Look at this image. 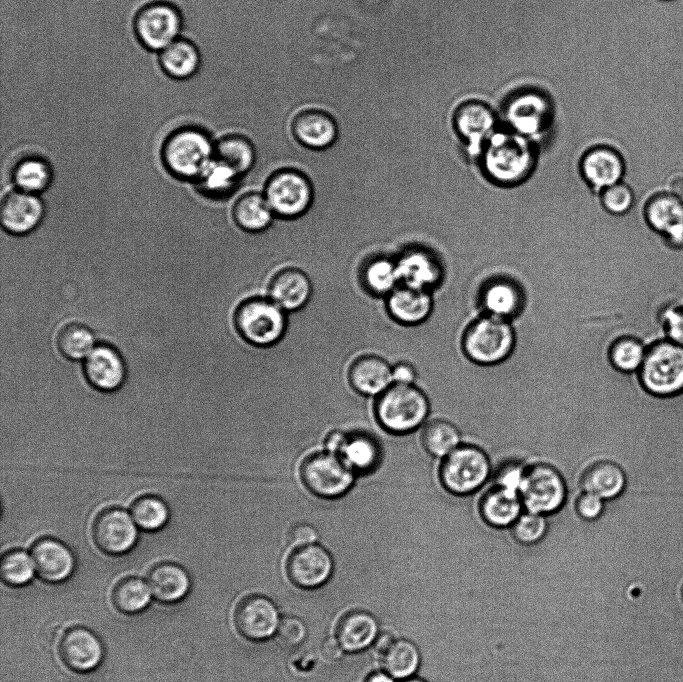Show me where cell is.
I'll return each instance as SVG.
<instances>
[{"label": "cell", "instance_id": "obj_1", "mask_svg": "<svg viewBox=\"0 0 683 682\" xmlns=\"http://www.w3.org/2000/svg\"><path fill=\"white\" fill-rule=\"evenodd\" d=\"M482 173L493 184L514 187L534 172L538 150L536 142L510 130L498 129L484 145L479 158Z\"/></svg>", "mask_w": 683, "mask_h": 682}, {"label": "cell", "instance_id": "obj_2", "mask_svg": "<svg viewBox=\"0 0 683 682\" xmlns=\"http://www.w3.org/2000/svg\"><path fill=\"white\" fill-rule=\"evenodd\" d=\"M377 422L393 435L412 434L430 419L431 404L415 384L392 383L374 401Z\"/></svg>", "mask_w": 683, "mask_h": 682}, {"label": "cell", "instance_id": "obj_3", "mask_svg": "<svg viewBox=\"0 0 683 682\" xmlns=\"http://www.w3.org/2000/svg\"><path fill=\"white\" fill-rule=\"evenodd\" d=\"M641 390L656 399L683 395V347L667 338L647 344L643 363L636 373Z\"/></svg>", "mask_w": 683, "mask_h": 682}, {"label": "cell", "instance_id": "obj_4", "mask_svg": "<svg viewBox=\"0 0 683 682\" xmlns=\"http://www.w3.org/2000/svg\"><path fill=\"white\" fill-rule=\"evenodd\" d=\"M288 315L267 295H251L237 304L232 323L236 333L246 343L269 348L279 344L286 336Z\"/></svg>", "mask_w": 683, "mask_h": 682}, {"label": "cell", "instance_id": "obj_5", "mask_svg": "<svg viewBox=\"0 0 683 682\" xmlns=\"http://www.w3.org/2000/svg\"><path fill=\"white\" fill-rule=\"evenodd\" d=\"M492 462L478 445L463 442L439 461L442 487L456 497H476L490 483Z\"/></svg>", "mask_w": 683, "mask_h": 682}, {"label": "cell", "instance_id": "obj_6", "mask_svg": "<svg viewBox=\"0 0 683 682\" xmlns=\"http://www.w3.org/2000/svg\"><path fill=\"white\" fill-rule=\"evenodd\" d=\"M517 345V332L511 321L482 314L461 334L466 358L478 365L494 366L508 360Z\"/></svg>", "mask_w": 683, "mask_h": 682}, {"label": "cell", "instance_id": "obj_7", "mask_svg": "<svg viewBox=\"0 0 683 682\" xmlns=\"http://www.w3.org/2000/svg\"><path fill=\"white\" fill-rule=\"evenodd\" d=\"M262 192L276 219L283 221L303 218L312 209L316 195L311 178L294 167L273 171Z\"/></svg>", "mask_w": 683, "mask_h": 682}, {"label": "cell", "instance_id": "obj_8", "mask_svg": "<svg viewBox=\"0 0 683 682\" xmlns=\"http://www.w3.org/2000/svg\"><path fill=\"white\" fill-rule=\"evenodd\" d=\"M214 144L200 128L187 126L176 129L162 145V163L171 175L195 180L213 159Z\"/></svg>", "mask_w": 683, "mask_h": 682}, {"label": "cell", "instance_id": "obj_9", "mask_svg": "<svg viewBox=\"0 0 683 682\" xmlns=\"http://www.w3.org/2000/svg\"><path fill=\"white\" fill-rule=\"evenodd\" d=\"M500 111L507 130L535 142L551 127L555 109L549 93L527 86L511 93Z\"/></svg>", "mask_w": 683, "mask_h": 682}, {"label": "cell", "instance_id": "obj_10", "mask_svg": "<svg viewBox=\"0 0 683 682\" xmlns=\"http://www.w3.org/2000/svg\"><path fill=\"white\" fill-rule=\"evenodd\" d=\"M519 495L525 510L547 517L564 509L569 500V487L564 475L546 462L528 463Z\"/></svg>", "mask_w": 683, "mask_h": 682}, {"label": "cell", "instance_id": "obj_11", "mask_svg": "<svg viewBox=\"0 0 683 682\" xmlns=\"http://www.w3.org/2000/svg\"><path fill=\"white\" fill-rule=\"evenodd\" d=\"M183 18L179 9L166 1H154L141 7L133 20V30L139 43L147 50L159 53L181 37Z\"/></svg>", "mask_w": 683, "mask_h": 682}, {"label": "cell", "instance_id": "obj_12", "mask_svg": "<svg viewBox=\"0 0 683 682\" xmlns=\"http://www.w3.org/2000/svg\"><path fill=\"white\" fill-rule=\"evenodd\" d=\"M498 116L485 101L471 99L459 104L452 115V128L463 143L467 154L475 159L498 130Z\"/></svg>", "mask_w": 683, "mask_h": 682}, {"label": "cell", "instance_id": "obj_13", "mask_svg": "<svg viewBox=\"0 0 683 682\" xmlns=\"http://www.w3.org/2000/svg\"><path fill=\"white\" fill-rule=\"evenodd\" d=\"M394 258L400 284L431 292L441 284L444 268L433 250L421 245H410Z\"/></svg>", "mask_w": 683, "mask_h": 682}, {"label": "cell", "instance_id": "obj_14", "mask_svg": "<svg viewBox=\"0 0 683 682\" xmlns=\"http://www.w3.org/2000/svg\"><path fill=\"white\" fill-rule=\"evenodd\" d=\"M643 215L669 248H683V199L668 191L654 193L644 203Z\"/></svg>", "mask_w": 683, "mask_h": 682}, {"label": "cell", "instance_id": "obj_15", "mask_svg": "<svg viewBox=\"0 0 683 682\" xmlns=\"http://www.w3.org/2000/svg\"><path fill=\"white\" fill-rule=\"evenodd\" d=\"M313 281L296 266H285L272 274L266 295L288 314L302 311L312 300Z\"/></svg>", "mask_w": 683, "mask_h": 682}, {"label": "cell", "instance_id": "obj_16", "mask_svg": "<svg viewBox=\"0 0 683 682\" xmlns=\"http://www.w3.org/2000/svg\"><path fill=\"white\" fill-rule=\"evenodd\" d=\"M137 528L132 516L125 510L109 508L96 517L92 537L101 551L119 555L133 548L138 537Z\"/></svg>", "mask_w": 683, "mask_h": 682}, {"label": "cell", "instance_id": "obj_17", "mask_svg": "<svg viewBox=\"0 0 683 682\" xmlns=\"http://www.w3.org/2000/svg\"><path fill=\"white\" fill-rule=\"evenodd\" d=\"M583 180L594 190L601 191L623 181L626 162L623 154L609 144L595 145L584 152L579 162Z\"/></svg>", "mask_w": 683, "mask_h": 682}, {"label": "cell", "instance_id": "obj_18", "mask_svg": "<svg viewBox=\"0 0 683 682\" xmlns=\"http://www.w3.org/2000/svg\"><path fill=\"white\" fill-rule=\"evenodd\" d=\"M434 306L432 292L398 285L385 299L384 308L392 322L414 328L425 323Z\"/></svg>", "mask_w": 683, "mask_h": 682}, {"label": "cell", "instance_id": "obj_19", "mask_svg": "<svg viewBox=\"0 0 683 682\" xmlns=\"http://www.w3.org/2000/svg\"><path fill=\"white\" fill-rule=\"evenodd\" d=\"M333 569L330 553L321 545L297 547L286 564L290 581L301 588H316L325 583Z\"/></svg>", "mask_w": 683, "mask_h": 682}, {"label": "cell", "instance_id": "obj_20", "mask_svg": "<svg viewBox=\"0 0 683 682\" xmlns=\"http://www.w3.org/2000/svg\"><path fill=\"white\" fill-rule=\"evenodd\" d=\"M525 300L521 285L503 276L490 278L479 291V304L483 314L511 322L522 313Z\"/></svg>", "mask_w": 683, "mask_h": 682}, {"label": "cell", "instance_id": "obj_21", "mask_svg": "<svg viewBox=\"0 0 683 682\" xmlns=\"http://www.w3.org/2000/svg\"><path fill=\"white\" fill-rule=\"evenodd\" d=\"M291 133L301 146L312 151H324L336 143L338 126L329 112L319 108H308L294 116Z\"/></svg>", "mask_w": 683, "mask_h": 682}, {"label": "cell", "instance_id": "obj_22", "mask_svg": "<svg viewBox=\"0 0 683 682\" xmlns=\"http://www.w3.org/2000/svg\"><path fill=\"white\" fill-rule=\"evenodd\" d=\"M280 619L277 608L262 596L242 599L234 612V623L238 632L247 639L260 641L271 637L277 631Z\"/></svg>", "mask_w": 683, "mask_h": 682}, {"label": "cell", "instance_id": "obj_23", "mask_svg": "<svg viewBox=\"0 0 683 682\" xmlns=\"http://www.w3.org/2000/svg\"><path fill=\"white\" fill-rule=\"evenodd\" d=\"M45 207L38 195L18 189L7 193L1 202L0 219L3 229L22 236L35 230L43 220Z\"/></svg>", "mask_w": 683, "mask_h": 682}, {"label": "cell", "instance_id": "obj_24", "mask_svg": "<svg viewBox=\"0 0 683 682\" xmlns=\"http://www.w3.org/2000/svg\"><path fill=\"white\" fill-rule=\"evenodd\" d=\"M477 509L482 521L497 530H507L525 510L519 492L488 484L479 494Z\"/></svg>", "mask_w": 683, "mask_h": 682}, {"label": "cell", "instance_id": "obj_25", "mask_svg": "<svg viewBox=\"0 0 683 682\" xmlns=\"http://www.w3.org/2000/svg\"><path fill=\"white\" fill-rule=\"evenodd\" d=\"M83 371L89 384L102 392L117 390L126 377V367L121 355L106 344L95 346L84 361Z\"/></svg>", "mask_w": 683, "mask_h": 682}, {"label": "cell", "instance_id": "obj_26", "mask_svg": "<svg viewBox=\"0 0 683 682\" xmlns=\"http://www.w3.org/2000/svg\"><path fill=\"white\" fill-rule=\"evenodd\" d=\"M579 488L580 491L591 492L607 502H612L626 492L628 475L625 468L614 460H596L582 472Z\"/></svg>", "mask_w": 683, "mask_h": 682}, {"label": "cell", "instance_id": "obj_27", "mask_svg": "<svg viewBox=\"0 0 683 682\" xmlns=\"http://www.w3.org/2000/svg\"><path fill=\"white\" fill-rule=\"evenodd\" d=\"M59 654L63 663L76 672L95 669L103 657V647L98 637L85 628H73L61 638Z\"/></svg>", "mask_w": 683, "mask_h": 682}, {"label": "cell", "instance_id": "obj_28", "mask_svg": "<svg viewBox=\"0 0 683 682\" xmlns=\"http://www.w3.org/2000/svg\"><path fill=\"white\" fill-rule=\"evenodd\" d=\"M35 572L44 581L56 583L66 580L73 572L75 560L72 552L61 541L42 538L31 550Z\"/></svg>", "mask_w": 683, "mask_h": 682}, {"label": "cell", "instance_id": "obj_29", "mask_svg": "<svg viewBox=\"0 0 683 682\" xmlns=\"http://www.w3.org/2000/svg\"><path fill=\"white\" fill-rule=\"evenodd\" d=\"M348 379L358 394L378 396L393 383L392 366L382 356L363 354L352 362Z\"/></svg>", "mask_w": 683, "mask_h": 682}, {"label": "cell", "instance_id": "obj_30", "mask_svg": "<svg viewBox=\"0 0 683 682\" xmlns=\"http://www.w3.org/2000/svg\"><path fill=\"white\" fill-rule=\"evenodd\" d=\"M231 216L235 226L247 234H262L277 220L263 192L255 190L247 191L235 200Z\"/></svg>", "mask_w": 683, "mask_h": 682}, {"label": "cell", "instance_id": "obj_31", "mask_svg": "<svg viewBox=\"0 0 683 682\" xmlns=\"http://www.w3.org/2000/svg\"><path fill=\"white\" fill-rule=\"evenodd\" d=\"M358 282L369 296L385 299L400 285L395 258L388 254L367 257L359 266Z\"/></svg>", "mask_w": 683, "mask_h": 682}, {"label": "cell", "instance_id": "obj_32", "mask_svg": "<svg viewBox=\"0 0 683 682\" xmlns=\"http://www.w3.org/2000/svg\"><path fill=\"white\" fill-rule=\"evenodd\" d=\"M158 54L161 70L171 79L178 81L191 79L200 69V51L189 39L180 37Z\"/></svg>", "mask_w": 683, "mask_h": 682}, {"label": "cell", "instance_id": "obj_33", "mask_svg": "<svg viewBox=\"0 0 683 682\" xmlns=\"http://www.w3.org/2000/svg\"><path fill=\"white\" fill-rule=\"evenodd\" d=\"M425 452L440 461L464 442L458 426L445 418H430L419 430Z\"/></svg>", "mask_w": 683, "mask_h": 682}, {"label": "cell", "instance_id": "obj_34", "mask_svg": "<svg viewBox=\"0 0 683 682\" xmlns=\"http://www.w3.org/2000/svg\"><path fill=\"white\" fill-rule=\"evenodd\" d=\"M378 635L377 622L366 612L354 611L346 614L338 623L336 639L343 650L358 652L372 644Z\"/></svg>", "mask_w": 683, "mask_h": 682}, {"label": "cell", "instance_id": "obj_35", "mask_svg": "<svg viewBox=\"0 0 683 682\" xmlns=\"http://www.w3.org/2000/svg\"><path fill=\"white\" fill-rule=\"evenodd\" d=\"M152 596L160 602L173 603L181 600L190 588L187 572L177 564L161 563L148 575Z\"/></svg>", "mask_w": 683, "mask_h": 682}, {"label": "cell", "instance_id": "obj_36", "mask_svg": "<svg viewBox=\"0 0 683 682\" xmlns=\"http://www.w3.org/2000/svg\"><path fill=\"white\" fill-rule=\"evenodd\" d=\"M214 157L243 177L254 168L257 151L249 137L231 133L222 136L215 142Z\"/></svg>", "mask_w": 683, "mask_h": 682}, {"label": "cell", "instance_id": "obj_37", "mask_svg": "<svg viewBox=\"0 0 683 682\" xmlns=\"http://www.w3.org/2000/svg\"><path fill=\"white\" fill-rule=\"evenodd\" d=\"M242 176L213 157L194 180L201 194L215 199L226 198L239 187Z\"/></svg>", "mask_w": 683, "mask_h": 682}, {"label": "cell", "instance_id": "obj_38", "mask_svg": "<svg viewBox=\"0 0 683 682\" xmlns=\"http://www.w3.org/2000/svg\"><path fill=\"white\" fill-rule=\"evenodd\" d=\"M647 344L641 337L633 334H623L615 337L607 350V357L611 367L625 375H636L640 369Z\"/></svg>", "mask_w": 683, "mask_h": 682}, {"label": "cell", "instance_id": "obj_39", "mask_svg": "<svg viewBox=\"0 0 683 682\" xmlns=\"http://www.w3.org/2000/svg\"><path fill=\"white\" fill-rule=\"evenodd\" d=\"M50 164L39 157H28L16 164L12 180L16 189L37 195L45 191L52 182Z\"/></svg>", "mask_w": 683, "mask_h": 682}, {"label": "cell", "instance_id": "obj_40", "mask_svg": "<svg viewBox=\"0 0 683 682\" xmlns=\"http://www.w3.org/2000/svg\"><path fill=\"white\" fill-rule=\"evenodd\" d=\"M420 654L418 648L408 640H397L384 652L383 666L390 676L405 679L418 669Z\"/></svg>", "mask_w": 683, "mask_h": 682}, {"label": "cell", "instance_id": "obj_41", "mask_svg": "<svg viewBox=\"0 0 683 682\" xmlns=\"http://www.w3.org/2000/svg\"><path fill=\"white\" fill-rule=\"evenodd\" d=\"M95 346L93 332L83 324L69 323L58 332V350L69 360L78 361L86 359Z\"/></svg>", "mask_w": 683, "mask_h": 682}, {"label": "cell", "instance_id": "obj_42", "mask_svg": "<svg viewBox=\"0 0 683 682\" xmlns=\"http://www.w3.org/2000/svg\"><path fill=\"white\" fill-rule=\"evenodd\" d=\"M151 596L148 583L136 577H128L114 587L112 601L120 612L133 614L146 608Z\"/></svg>", "mask_w": 683, "mask_h": 682}, {"label": "cell", "instance_id": "obj_43", "mask_svg": "<svg viewBox=\"0 0 683 682\" xmlns=\"http://www.w3.org/2000/svg\"><path fill=\"white\" fill-rule=\"evenodd\" d=\"M131 516L138 528L145 531H157L168 522L169 509L161 498L145 495L134 501Z\"/></svg>", "mask_w": 683, "mask_h": 682}, {"label": "cell", "instance_id": "obj_44", "mask_svg": "<svg viewBox=\"0 0 683 682\" xmlns=\"http://www.w3.org/2000/svg\"><path fill=\"white\" fill-rule=\"evenodd\" d=\"M513 541L531 547L541 543L549 531V517L524 510L508 529Z\"/></svg>", "mask_w": 683, "mask_h": 682}, {"label": "cell", "instance_id": "obj_45", "mask_svg": "<svg viewBox=\"0 0 683 682\" xmlns=\"http://www.w3.org/2000/svg\"><path fill=\"white\" fill-rule=\"evenodd\" d=\"M0 572L6 584L22 586L33 578L35 567L31 555L22 550H12L3 555Z\"/></svg>", "mask_w": 683, "mask_h": 682}, {"label": "cell", "instance_id": "obj_46", "mask_svg": "<svg viewBox=\"0 0 683 682\" xmlns=\"http://www.w3.org/2000/svg\"><path fill=\"white\" fill-rule=\"evenodd\" d=\"M527 462L517 457H508L495 463L489 484L519 492Z\"/></svg>", "mask_w": 683, "mask_h": 682}, {"label": "cell", "instance_id": "obj_47", "mask_svg": "<svg viewBox=\"0 0 683 682\" xmlns=\"http://www.w3.org/2000/svg\"><path fill=\"white\" fill-rule=\"evenodd\" d=\"M602 207L610 214L620 216L628 213L634 205L633 189L620 181L600 191Z\"/></svg>", "mask_w": 683, "mask_h": 682}, {"label": "cell", "instance_id": "obj_48", "mask_svg": "<svg viewBox=\"0 0 683 682\" xmlns=\"http://www.w3.org/2000/svg\"><path fill=\"white\" fill-rule=\"evenodd\" d=\"M607 501L588 491H580L573 501L575 517L584 523H594L605 513Z\"/></svg>", "mask_w": 683, "mask_h": 682}, {"label": "cell", "instance_id": "obj_49", "mask_svg": "<svg viewBox=\"0 0 683 682\" xmlns=\"http://www.w3.org/2000/svg\"><path fill=\"white\" fill-rule=\"evenodd\" d=\"M659 324L664 338L683 347V303L665 307L660 313Z\"/></svg>", "mask_w": 683, "mask_h": 682}, {"label": "cell", "instance_id": "obj_50", "mask_svg": "<svg viewBox=\"0 0 683 682\" xmlns=\"http://www.w3.org/2000/svg\"><path fill=\"white\" fill-rule=\"evenodd\" d=\"M277 637L281 644L294 647L299 645L306 636L304 623L296 617H284L277 627Z\"/></svg>", "mask_w": 683, "mask_h": 682}, {"label": "cell", "instance_id": "obj_51", "mask_svg": "<svg viewBox=\"0 0 683 682\" xmlns=\"http://www.w3.org/2000/svg\"><path fill=\"white\" fill-rule=\"evenodd\" d=\"M318 538V529L307 522L295 524L288 533V542L295 547L315 544Z\"/></svg>", "mask_w": 683, "mask_h": 682}, {"label": "cell", "instance_id": "obj_52", "mask_svg": "<svg viewBox=\"0 0 683 682\" xmlns=\"http://www.w3.org/2000/svg\"><path fill=\"white\" fill-rule=\"evenodd\" d=\"M418 378L416 367L408 361H400L392 366L393 383L417 385Z\"/></svg>", "mask_w": 683, "mask_h": 682}, {"label": "cell", "instance_id": "obj_53", "mask_svg": "<svg viewBox=\"0 0 683 682\" xmlns=\"http://www.w3.org/2000/svg\"><path fill=\"white\" fill-rule=\"evenodd\" d=\"M321 653L326 660L334 662L342 657L343 648L337 639L327 638L321 645Z\"/></svg>", "mask_w": 683, "mask_h": 682}, {"label": "cell", "instance_id": "obj_54", "mask_svg": "<svg viewBox=\"0 0 683 682\" xmlns=\"http://www.w3.org/2000/svg\"><path fill=\"white\" fill-rule=\"evenodd\" d=\"M347 432L341 430L331 431L325 438L324 450L339 454L347 437Z\"/></svg>", "mask_w": 683, "mask_h": 682}, {"label": "cell", "instance_id": "obj_55", "mask_svg": "<svg viewBox=\"0 0 683 682\" xmlns=\"http://www.w3.org/2000/svg\"><path fill=\"white\" fill-rule=\"evenodd\" d=\"M666 191L683 199V173L679 172L668 178Z\"/></svg>", "mask_w": 683, "mask_h": 682}, {"label": "cell", "instance_id": "obj_56", "mask_svg": "<svg viewBox=\"0 0 683 682\" xmlns=\"http://www.w3.org/2000/svg\"><path fill=\"white\" fill-rule=\"evenodd\" d=\"M392 643L393 640L391 639V637L385 634L376 638L375 647H377L379 651L385 652Z\"/></svg>", "mask_w": 683, "mask_h": 682}, {"label": "cell", "instance_id": "obj_57", "mask_svg": "<svg viewBox=\"0 0 683 682\" xmlns=\"http://www.w3.org/2000/svg\"><path fill=\"white\" fill-rule=\"evenodd\" d=\"M366 682H393V679L388 673L377 672L371 674Z\"/></svg>", "mask_w": 683, "mask_h": 682}, {"label": "cell", "instance_id": "obj_58", "mask_svg": "<svg viewBox=\"0 0 683 682\" xmlns=\"http://www.w3.org/2000/svg\"><path fill=\"white\" fill-rule=\"evenodd\" d=\"M404 682H425V681L422 679H419V678H410Z\"/></svg>", "mask_w": 683, "mask_h": 682}, {"label": "cell", "instance_id": "obj_59", "mask_svg": "<svg viewBox=\"0 0 683 682\" xmlns=\"http://www.w3.org/2000/svg\"><path fill=\"white\" fill-rule=\"evenodd\" d=\"M682 598H683V587H682Z\"/></svg>", "mask_w": 683, "mask_h": 682}, {"label": "cell", "instance_id": "obj_60", "mask_svg": "<svg viewBox=\"0 0 683 682\" xmlns=\"http://www.w3.org/2000/svg\"><path fill=\"white\" fill-rule=\"evenodd\" d=\"M663 1H672V0H663Z\"/></svg>", "mask_w": 683, "mask_h": 682}]
</instances>
